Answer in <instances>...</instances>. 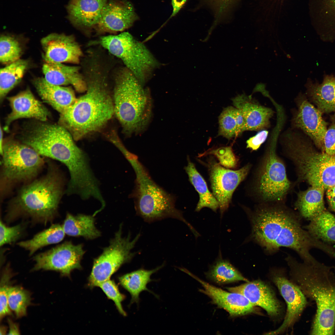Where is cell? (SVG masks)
Wrapping results in <instances>:
<instances>
[{
    "instance_id": "1",
    "label": "cell",
    "mask_w": 335,
    "mask_h": 335,
    "mask_svg": "<svg viewBox=\"0 0 335 335\" xmlns=\"http://www.w3.org/2000/svg\"><path fill=\"white\" fill-rule=\"evenodd\" d=\"M243 208L251 221L250 238L268 253L288 248L296 251L304 262L309 263L316 260L310 253L312 248L330 256L335 253L332 247L304 230L298 215L283 203H261L253 211Z\"/></svg>"
},
{
    "instance_id": "2",
    "label": "cell",
    "mask_w": 335,
    "mask_h": 335,
    "mask_svg": "<svg viewBox=\"0 0 335 335\" xmlns=\"http://www.w3.org/2000/svg\"><path fill=\"white\" fill-rule=\"evenodd\" d=\"M83 65L86 92L60 114L59 121L76 141L101 129L114 113L108 89L107 67L97 59L89 60Z\"/></svg>"
},
{
    "instance_id": "3",
    "label": "cell",
    "mask_w": 335,
    "mask_h": 335,
    "mask_svg": "<svg viewBox=\"0 0 335 335\" xmlns=\"http://www.w3.org/2000/svg\"><path fill=\"white\" fill-rule=\"evenodd\" d=\"M290 274L305 295L314 301L316 311L312 335L335 333V273L332 267L317 260L300 263L288 255L285 258Z\"/></svg>"
},
{
    "instance_id": "4",
    "label": "cell",
    "mask_w": 335,
    "mask_h": 335,
    "mask_svg": "<svg viewBox=\"0 0 335 335\" xmlns=\"http://www.w3.org/2000/svg\"><path fill=\"white\" fill-rule=\"evenodd\" d=\"M48 164L45 175L25 183L10 201L5 218L7 223L24 217L45 225L57 217L64 179L56 167Z\"/></svg>"
},
{
    "instance_id": "5",
    "label": "cell",
    "mask_w": 335,
    "mask_h": 335,
    "mask_svg": "<svg viewBox=\"0 0 335 335\" xmlns=\"http://www.w3.org/2000/svg\"><path fill=\"white\" fill-rule=\"evenodd\" d=\"M280 141L284 153L295 167L298 181L324 190L335 186V156L315 150L297 130L286 131Z\"/></svg>"
},
{
    "instance_id": "6",
    "label": "cell",
    "mask_w": 335,
    "mask_h": 335,
    "mask_svg": "<svg viewBox=\"0 0 335 335\" xmlns=\"http://www.w3.org/2000/svg\"><path fill=\"white\" fill-rule=\"evenodd\" d=\"M114 79V113L123 132L129 135L143 132L152 115L149 90L125 67L118 70Z\"/></svg>"
},
{
    "instance_id": "7",
    "label": "cell",
    "mask_w": 335,
    "mask_h": 335,
    "mask_svg": "<svg viewBox=\"0 0 335 335\" xmlns=\"http://www.w3.org/2000/svg\"><path fill=\"white\" fill-rule=\"evenodd\" d=\"M130 164L136 175L132 196L137 215L149 223L167 218L177 219L193 230L194 228L184 218L181 212L176 208L174 197L153 180L138 158Z\"/></svg>"
},
{
    "instance_id": "8",
    "label": "cell",
    "mask_w": 335,
    "mask_h": 335,
    "mask_svg": "<svg viewBox=\"0 0 335 335\" xmlns=\"http://www.w3.org/2000/svg\"><path fill=\"white\" fill-rule=\"evenodd\" d=\"M38 121L28 124L20 134L21 142L42 156L69 165L76 159L80 149L75 144L69 132L60 124Z\"/></svg>"
},
{
    "instance_id": "9",
    "label": "cell",
    "mask_w": 335,
    "mask_h": 335,
    "mask_svg": "<svg viewBox=\"0 0 335 335\" xmlns=\"http://www.w3.org/2000/svg\"><path fill=\"white\" fill-rule=\"evenodd\" d=\"M273 134L251 186L252 192L260 203H283L293 187L287 177L285 165L276 153L279 132L274 131Z\"/></svg>"
},
{
    "instance_id": "10",
    "label": "cell",
    "mask_w": 335,
    "mask_h": 335,
    "mask_svg": "<svg viewBox=\"0 0 335 335\" xmlns=\"http://www.w3.org/2000/svg\"><path fill=\"white\" fill-rule=\"evenodd\" d=\"M1 155L3 196L15 184L26 183L34 180L44 164L42 156L34 149L13 140L3 142Z\"/></svg>"
},
{
    "instance_id": "11",
    "label": "cell",
    "mask_w": 335,
    "mask_h": 335,
    "mask_svg": "<svg viewBox=\"0 0 335 335\" xmlns=\"http://www.w3.org/2000/svg\"><path fill=\"white\" fill-rule=\"evenodd\" d=\"M99 43L110 54L121 60L143 85L160 65L145 45L128 32L102 36Z\"/></svg>"
},
{
    "instance_id": "12",
    "label": "cell",
    "mask_w": 335,
    "mask_h": 335,
    "mask_svg": "<svg viewBox=\"0 0 335 335\" xmlns=\"http://www.w3.org/2000/svg\"><path fill=\"white\" fill-rule=\"evenodd\" d=\"M122 224L109 241V246L102 253L95 259L88 279L89 285L93 287L110 279L111 275L123 264L129 262L136 252H132L139 239V233L132 239L130 233L122 236Z\"/></svg>"
},
{
    "instance_id": "13",
    "label": "cell",
    "mask_w": 335,
    "mask_h": 335,
    "mask_svg": "<svg viewBox=\"0 0 335 335\" xmlns=\"http://www.w3.org/2000/svg\"><path fill=\"white\" fill-rule=\"evenodd\" d=\"M211 156L206 162L198 161L207 168L212 193L219 203L222 216L229 208L234 192L246 177L251 166L247 164L239 169L233 170L222 166Z\"/></svg>"
},
{
    "instance_id": "14",
    "label": "cell",
    "mask_w": 335,
    "mask_h": 335,
    "mask_svg": "<svg viewBox=\"0 0 335 335\" xmlns=\"http://www.w3.org/2000/svg\"><path fill=\"white\" fill-rule=\"evenodd\" d=\"M85 253L82 244L66 241L34 256L35 263L32 270H53L69 276L73 270L81 268V261Z\"/></svg>"
},
{
    "instance_id": "15",
    "label": "cell",
    "mask_w": 335,
    "mask_h": 335,
    "mask_svg": "<svg viewBox=\"0 0 335 335\" xmlns=\"http://www.w3.org/2000/svg\"><path fill=\"white\" fill-rule=\"evenodd\" d=\"M296 102L297 109L292 119V128L302 131L317 146L324 149V138L327 129L322 113L302 94L298 95Z\"/></svg>"
},
{
    "instance_id": "16",
    "label": "cell",
    "mask_w": 335,
    "mask_h": 335,
    "mask_svg": "<svg viewBox=\"0 0 335 335\" xmlns=\"http://www.w3.org/2000/svg\"><path fill=\"white\" fill-rule=\"evenodd\" d=\"M138 19L133 5L126 0H111L103 7L95 27L99 33L123 31Z\"/></svg>"
},
{
    "instance_id": "17",
    "label": "cell",
    "mask_w": 335,
    "mask_h": 335,
    "mask_svg": "<svg viewBox=\"0 0 335 335\" xmlns=\"http://www.w3.org/2000/svg\"><path fill=\"white\" fill-rule=\"evenodd\" d=\"M46 62L78 64L83 56L81 47L72 35L53 33L41 40Z\"/></svg>"
},
{
    "instance_id": "18",
    "label": "cell",
    "mask_w": 335,
    "mask_h": 335,
    "mask_svg": "<svg viewBox=\"0 0 335 335\" xmlns=\"http://www.w3.org/2000/svg\"><path fill=\"white\" fill-rule=\"evenodd\" d=\"M273 281L286 303L287 310L282 324L277 329L266 334L268 335L280 334L292 326L307 304L305 296L297 285L280 275L275 276Z\"/></svg>"
},
{
    "instance_id": "19",
    "label": "cell",
    "mask_w": 335,
    "mask_h": 335,
    "mask_svg": "<svg viewBox=\"0 0 335 335\" xmlns=\"http://www.w3.org/2000/svg\"><path fill=\"white\" fill-rule=\"evenodd\" d=\"M182 270L199 282L203 288L200 291L208 296L214 303L226 310L231 316L244 315L255 311V306L242 294L224 291L203 281L185 269L183 268Z\"/></svg>"
},
{
    "instance_id": "20",
    "label": "cell",
    "mask_w": 335,
    "mask_h": 335,
    "mask_svg": "<svg viewBox=\"0 0 335 335\" xmlns=\"http://www.w3.org/2000/svg\"><path fill=\"white\" fill-rule=\"evenodd\" d=\"M11 111L6 118L4 129L7 131L11 123L21 118H30L46 121L50 113L47 108L27 88L7 98Z\"/></svg>"
},
{
    "instance_id": "21",
    "label": "cell",
    "mask_w": 335,
    "mask_h": 335,
    "mask_svg": "<svg viewBox=\"0 0 335 335\" xmlns=\"http://www.w3.org/2000/svg\"><path fill=\"white\" fill-rule=\"evenodd\" d=\"M230 292L242 294L254 306H258L265 310L272 317L279 314L280 306L271 288L262 281H249L240 285L227 288Z\"/></svg>"
},
{
    "instance_id": "22",
    "label": "cell",
    "mask_w": 335,
    "mask_h": 335,
    "mask_svg": "<svg viewBox=\"0 0 335 335\" xmlns=\"http://www.w3.org/2000/svg\"><path fill=\"white\" fill-rule=\"evenodd\" d=\"M232 100L244 117L245 131H259L270 127V119L274 114L271 109L260 104L251 95H239Z\"/></svg>"
},
{
    "instance_id": "23",
    "label": "cell",
    "mask_w": 335,
    "mask_h": 335,
    "mask_svg": "<svg viewBox=\"0 0 335 335\" xmlns=\"http://www.w3.org/2000/svg\"><path fill=\"white\" fill-rule=\"evenodd\" d=\"M107 0H70L67 7L69 20L83 29L95 28Z\"/></svg>"
},
{
    "instance_id": "24",
    "label": "cell",
    "mask_w": 335,
    "mask_h": 335,
    "mask_svg": "<svg viewBox=\"0 0 335 335\" xmlns=\"http://www.w3.org/2000/svg\"><path fill=\"white\" fill-rule=\"evenodd\" d=\"M78 66H69L62 63L45 62L42 67L44 78L51 84L62 86L72 85L76 91L86 90V84Z\"/></svg>"
},
{
    "instance_id": "25",
    "label": "cell",
    "mask_w": 335,
    "mask_h": 335,
    "mask_svg": "<svg viewBox=\"0 0 335 335\" xmlns=\"http://www.w3.org/2000/svg\"><path fill=\"white\" fill-rule=\"evenodd\" d=\"M33 84L42 100L60 114L72 105L77 99L71 87L51 84L44 78L35 79Z\"/></svg>"
},
{
    "instance_id": "26",
    "label": "cell",
    "mask_w": 335,
    "mask_h": 335,
    "mask_svg": "<svg viewBox=\"0 0 335 335\" xmlns=\"http://www.w3.org/2000/svg\"><path fill=\"white\" fill-rule=\"evenodd\" d=\"M306 87L307 94L322 113L335 111V74L324 75L320 83L309 79Z\"/></svg>"
},
{
    "instance_id": "27",
    "label": "cell",
    "mask_w": 335,
    "mask_h": 335,
    "mask_svg": "<svg viewBox=\"0 0 335 335\" xmlns=\"http://www.w3.org/2000/svg\"><path fill=\"white\" fill-rule=\"evenodd\" d=\"M324 190L311 186L298 193L295 207L300 216L310 221L325 210L323 198Z\"/></svg>"
},
{
    "instance_id": "28",
    "label": "cell",
    "mask_w": 335,
    "mask_h": 335,
    "mask_svg": "<svg viewBox=\"0 0 335 335\" xmlns=\"http://www.w3.org/2000/svg\"><path fill=\"white\" fill-rule=\"evenodd\" d=\"M164 265L163 264L151 270L141 268L124 274L119 278V281L121 286L131 296L130 304L134 303L138 304L139 302L140 294L143 291H147L157 297L147 288V286L149 283L153 281L151 279V275L161 269Z\"/></svg>"
},
{
    "instance_id": "29",
    "label": "cell",
    "mask_w": 335,
    "mask_h": 335,
    "mask_svg": "<svg viewBox=\"0 0 335 335\" xmlns=\"http://www.w3.org/2000/svg\"><path fill=\"white\" fill-rule=\"evenodd\" d=\"M94 217L83 214L74 216L67 213L61 225L68 235L94 239L100 237L101 232L95 226Z\"/></svg>"
},
{
    "instance_id": "30",
    "label": "cell",
    "mask_w": 335,
    "mask_h": 335,
    "mask_svg": "<svg viewBox=\"0 0 335 335\" xmlns=\"http://www.w3.org/2000/svg\"><path fill=\"white\" fill-rule=\"evenodd\" d=\"M187 164L184 167V169L188 175L189 181L199 196V199L195 211L199 212L203 208L206 207L216 212L219 208L217 200L209 190L204 179L188 156H187Z\"/></svg>"
},
{
    "instance_id": "31",
    "label": "cell",
    "mask_w": 335,
    "mask_h": 335,
    "mask_svg": "<svg viewBox=\"0 0 335 335\" xmlns=\"http://www.w3.org/2000/svg\"><path fill=\"white\" fill-rule=\"evenodd\" d=\"M65 233L62 225L55 224L35 234L31 239L17 243L20 247L27 251L30 256L38 250L50 245L61 242Z\"/></svg>"
},
{
    "instance_id": "32",
    "label": "cell",
    "mask_w": 335,
    "mask_h": 335,
    "mask_svg": "<svg viewBox=\"0 0 335 335\" xmlns=\"http://www.w3.org/2000/svg\"><path fill=\"white\" fill-rule=\"evenodd\" d=\"M218 135L228 139L236 137L245 131V123L240 111L232 106L223 109L219 117Z\"/></svg>"
},
{
    "instance_id": "33",
    "label": "cell",
    "mask_w": 335,
    "mask_h": 335,
    "mask_svg": "<svg viewBox=\"0 0 335 335\" xmlns=\"http://www.w3.org/2000/svg\"><path fill=\"white\" fill-rule=\"evenodd\" d=\"M306 228L317 239L325 243H335V215L326 210L310 220Z\"/></svg>"
},
{
    "instance_id": "34",
    "label": "cell",
    "mask_w": 335,
    "mask_h": 335,
    "mask_svg": "<svg viewBox=\"0 0 335 335\" xmlns=\"http://www.w3.org/2000/svg\"><path fill=\"white\" fill-rule=\"evenodd\" d=\"M28 65V62L27 60L19 59L1 69V102L9 92L20 82Z\"/></svg>"
},
{
    "instance_id": "35",
    "label": "cell",
    "mask_w": 335,
    "mask_h": 335,
    "mask_svg": "<svg viewBox=\"0 0 335 335\" xmlns=\"http://www.w3.org/2000/svg\"><path fill=\"white\" fill-rule=\"evenodd\" d=\"M210 276L216 282L221 283L242 281L248 282L229 261L222 258L220 255L212 266Z\"/></svg>"
},
{
    "instance_id": "36",
    "label": "cell",
    "mask_w": 335,
    "mask_h": 335,
    "mask_svg": "<svg viewBox=\"0 0 335 335\" xmlns=\"http://www.w3.org/2000/svg\"><path fill=\"white\" fill-rule=\"evenodd\" d=\"M30 293L19 286L10 287L8 294V303L11 310L17 318L26 315L27 308L31 303Z\"/></svg>"
},
{
    "instance_id": "37",
    "label": "cell",
    "mask_w": 335,
    "mask_h": 335,
    "mask_svg": "<svg viewBox=\"0 0 335 335\" xmlns=\"http://www.w3.org/2000/svg\"><path fill=\"white\" fill-rule=\"evenodd\" d=\"M22 49L18 41L8 35H2L0 39V61L9 65L20 59Z\"/></svg>"
},
{
    "instance_id": "38",
    "label": "cell",
    "mask_w": 335,
    "mask_h": 335,
    "mask_svg": "<svg viewBox=\"0 0 335 335\" xmlns=\"http://www.w3.org/2000/svg\"><path fill=\"white\" fill-rule=\"evenodd\" d=\"M211 155L217 159L222 166L228 168H236L239 164V159L234 153L231 146H221L210 149L199 154V158Z\"/></svg>"
},
{
    "instance_id": "39",
    "label": "cell",
    "mask_w": 335,
    "mask_h": 335,
    "mask_svg": "<svg viewBox=\"0 0 335 335\" xmlns=\"http://www.w3.org/2000/svg\"><path fill=\"white\" fill-rule=\"evenodd\" d=\"M28 224L23 222L14 226H7L1 219L0 222V246L12 244L24 235Z\"/></svg>"
},
{
    "instance_id": "40",
    "label": "cell",
    "mask_w": 335,
    "mask_h": 335,
    "mask_svg": "<svg viewBox=\"0 0 335 335\" xmlns=\"http://www.w3.org/2000/svg\"><path fill=\"white\" fill-rule=\"evenodd\" d=\"M12 273L8 264L2 271L0 287V318L1 320L7 315H12L8 303V294L11 287L10 281Z\"/></svg>"
},
{
    "instance_id": "41",
    "label": "cell",
    "mask_w": 335,
    "mask_h": 335,
    "mask_svg": "<svg viewBox=\"0 0 335 335\" xmlns=\"http://www.w3.org/2000/svg\"><path fill=\"white\" fill-rule=\"evenodd\" d=\"M97 287L102 290L108 298L114 302L119 313L126 316V313L122 305V302L125 297L120 293L115 282L109 279L99 284Z\"/></svg>"
},
{
    "instance_id": "42",
    "label": "cell",
    "mask_w": 335,
    "mask_h": 335,
    "mask_svg": "<svg viewBox=\"0 0 335 335\" xmlns=\"http://www.w3.org/2000/svg\"><path fill=\"white\" fill-rule=\"evenodd\" d=\"M332 122L324 135V147L325 153L335 156V115L333 116Z\"/></svg>"
},
{
    "instance_id": "43",
    "label": "cell",
    "mask_w": 335,
    "mask_h": 335,
    "mask_svg": "<svg viewBox=\"0 0 335 335\" xmlns=\"http://www.w3.org/2000/svg\"><path fill=\"white\" fill-rule=\"evenodd\" d=\"M268 133V131L265 129L259 131L247 141V148L252 151L257 150L266 139Z\"/></svg>"
},
{
    "instance_id": "44",
    "label": "cell",
    "mask_w": 335,
    "mask_h": 335,
    "mask_svg": "<svg viewBox=\"0 0 335 335\" xmlns=\"http://www.w3.org/2000/svg\"><path fill=\"white\" fill-rule=\"evenodd\" d=\"M326 194L329 206L335 212V186L327 189Z\"/></svg>"
},
{
    "instance_id": "45",
    "label": "cell",
    "mask_w": 335,
    "mask_h": 335,
    "mask_svg": "<svg viewBox=\"0 0 335 335\" xmlns=\"http://www.w3.org/2000/svg\"><path fill=\"white\" fill-rule=\"evenodd\" d=\"M187 0H172V12L171 17L175 16L182 7Z\"/></svg>"
},
{
    "instance_id": "46",
    "label": "cell",
    "mask_w": 335,
    "mask_h": 335,
    "mask_svg": "<svg viewBox=\"0 0 335 335\" xmlns=\"http://www.w3.org/2000/svg\"><path fill=\"white\" fill-rule=\"evenodd\" d=\"M8 321L9 328L8 334H20V331L17 324L13 322L10 319H8Z\"/></svg>"
},
{
    "instance_id": "47",
    "label": "cell",
    "mask_w": 335,
    "mask_h": 335,
    "mask_svg": "<svg viewBox=\"0 0 335 335\" xmlns=\"http://www.w3.org/2000/svg\"><path fill=\"white\" fill-rule=\"evenodd\" d=\"M266 84H265L261 83H258L256 84L254 88L253 92V93L257 92H260L262 90L266 89Z\"/></svg>"
},
{
    "instance_id": "48",
    "label": "cell",
    "mask_w": 335,
    "mask_h": 335,
    "mask_svg": "<svg viewBox=\"0 0 335 335\" xmlns=\"http://www.w3.org/2000/svg\"><path fill=\"white\" fill-rule=\"evenodd\" d=\"M0 153L1 155L2 153V147L4 142L3 141V132L1 126H0Z\"/></svg>"
},
{
    "instance_id": "49",
    "label": "cell",
    "mask_w": 335,
    "mask_h": 335,
    "mask_svg": "<svg viewBox=\"0 0 335 335\" xmlns=\"http://www.w3.org/2000/svg\"><path fill=\"white\" fill-rule=\"evenodd\" d=\"M6 329L5 327L2 326L0 328V334H4L6 333Z\"/></svg>"
},
{
    "instance_id": "50",
    "label": "cell",
    "mask_w": 335,
    "mask_h": 335,
    "mask_svg": "<svg viewBox=\"0 0 335 335\" xmlns=\"http://www.w3.org/2000/svg\"><path fill=\"white\" fill-rule=\"evenodd\" d=\"M330 4L335 10V0H328Z\"/></svg>"
}]
</instances>
